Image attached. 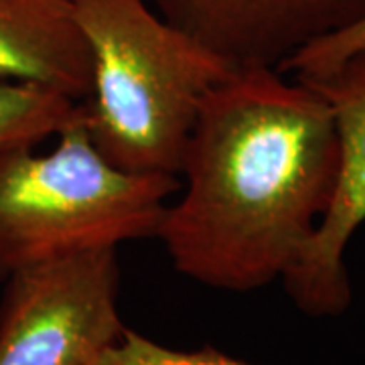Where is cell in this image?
Masks as SVG:
<instances>
[{
  "label": "cell",
  "mask_w": 365,
  "mask_h": 365,
  "mask_svg": "<svg viewBox=\"0 0 365 365\" xmlns=\"http://www.w3.org/2000/svg\"><path fill=\"white\" fill-rule=\"evenodd\" d=\"M181 175L157 232L173 266L211 288L268 287L297 264L335 195L333 112L302 79L235 69L201 102Z\"/></svg>",
  "instance_id": "6da1fadb"
},
{
  "label": "cell",
  "mask_w": 365,
  "mask_h": 365,
  "mask_svg": "<svg viewBox=\"0 0 365 365\" xmlns=\"http://www.w3.org/2000/svg\"><path fill=\"white\" fill-rule=\"evenodd\" d=\"M91 53L83 118L100 155L130 173L179 177L201 102L232 67L148 0H71Z\"/></svg>",
  "instance_id": "7a4b0ae2"
},
{
  "label": "cell",
  "mask_w": 365,
  "mask_h": 365,
  "mask_svg": "<svg viewBox=\"0 0 365 365\" xmlns=\"http://www.w3.org/2000/svg\"><path fill=\"white\" fill-rule=\"evenodd\" d=\"M47 155L0 150V278L33 264L157 237L175 175L130 173L91 140L83 106Z\"/></svg>",
  "instance_id": "3957f363"
},
{
  "label": "cell",
  "mask_w": 365,
  "mask_h": 365,
  "mask_svg": "<svg viewBox=\"0 0 365 365\" xmlns=\"http://www.w3.org/2000/svg\"><path fill=\"white\" fill-rule=\"evenodd\" d=\"M4 280L0 365H96L126 331L118 248L33 264Z\"/></svg>",
  "instance_id": "277c9868"
},
{
  "label": "cell",
  "mask_w": 365,
  "mask_h": 365,
  "mask_svg": "<svg viewBox=\"0 0 365 365\" xmlns=\"http://www.w3.org/2000/svg\"><path fill=\"white\" fill-rule=\"evenodd\" d=\"M299 79L319 91L333 112L339 134V177L331 205L282 282L302 313L337 317L351 302L345 252L365 222V51L329 73Z\"/></svg>",
  "instance_id": "5b68a950"
},
{
  "label": "cell",
  "mask_w": 365,
  "mask_h": 365,
  "mask_svg": "<svg viewBox=\"0 0 365 365\" xmlns=\"http://www.w3.org/2000/svg\"><path fill=\"white\" fill-rule=\"evenodd\" d=\"M232 69L280 66L365 14V0H148Z\"/></svg>",
  "instance_id": "8992f818"
},
{
  "label": "cell",
  "mask_w": 365,
  "mask_h": 365,
  "mask_svg": "<svg viewBox=\"0 0 365 365\" xmlns=\"http://www.w3.org/2000/svg\"><path fill=\"white\" fill-rule=\"evenodd\" d=\"M0 79L90 98L91 53L71 0H0Z\"/></svg>",
  "instance_id": "52a82bcc"
},
{
  "label": "cell",
  "mask_w": 365,
  "mask_h": 365,
  "mask_svg": "<svg viewBox=\"0 0 365 365\" xmlns=\"http://www.w3.org/2000/svg\"><path fill=\"white\" fill-rule=\"evenodd\" d=\"M79 104L57 91L0 79V150L37 146L67 126Z\"/></svg>",
  "instance_id": "ba28073f"
},
{
  "label": "cell",
  "mask_w": 365,
  "mask_h": 365,
  "mask_svg": "<svg viewBox=\"0 0 365 365\" xmlns=\"http://www.w3.org/2000/svg\"><path fill=\"white\" fill-rule=\"evenodd\" d=\"M96 365H250L235 357L223 355L211 347L197 351H181L136 331L126 329L122 339L100 357Z\"/></svg>",
  "instance_id": "9c48e42d"
},
{
  "label": "cell",
  "mask_w": 365,
  "mask_h": 365,
  "mask_svg": "<svg viewBox=\"0 0 365 365\" xmlns=\"http://www.w3.org/2000/svg\"><path fill=\"white\" fill-rule=\"evenodd\" d=\"M365 51V14L349 26L302 47L280 66L278 71L297 78H314L333 71L349 57Z\"/></svg>",
  "instance_id": "30bf717a"
}]
</instances>
